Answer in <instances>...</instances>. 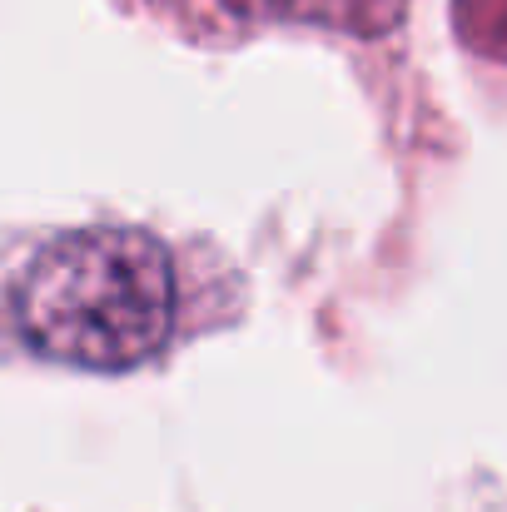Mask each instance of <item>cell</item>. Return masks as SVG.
<instances>
[{"label": "cell", "instance_id": "1", "mask_svg": "<svg viewBox=\"0 0 507 512\" xmlns=\"http://www.w3.org/2000/svg\"><path fill=\"white\" fill-rule=\"evenodd\" d=\"M189 254L145 224H75L20 244L0 269V334L80 373H130L194 329Z\"/></svg>", "mask_w": 507, "mask_h": 512}, {"label": "cell", "instance_id": "2", "mask_svg": "<svg viewBox=\"0 0 507 512\" xmlns=\"http://www.w3.org/2000/svg\"><path fill=\"white\" fill-rule=\"evenodd\" d=\"M254 15H284V20H324L334 30L353 35H378L393 30V20L403 15V0H239Z\"/></svg>", "mask_w": 507, "mask_h": 512}]
</instances>
